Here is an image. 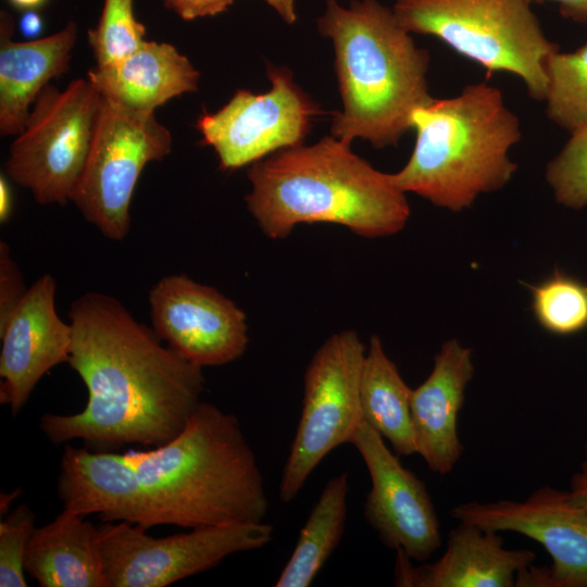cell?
<instances>
[{"label":"cell","mask_w":587,"mask_h":587,"mask_svg":"<svg viewBox=\"0 0 587 587\" xmlns=\"http://www.w3.org/2000/svg\"><path fill=\"white\" fill-rule=\"evenodd\" d=\"M70 366L87 388L75 414L46 413L52 444L82 440L92 451L159 447L177 436L202 401V367L187 361L115 298L87 292L71 305Z\"/></svg>","instance_id":"1"},{"label":"cell","mask_w":587,"mask_h":587,"mask_svg":"<svg viewBox=\"0 0 587 587\" xmlns=\"http://www.w3.org/2000/svg\"><path fill=\"white\" fill-rule=\"evenodd\" d=\"M143 489L150 528L260 523L263 476L237 417L201 401L183 430L150 450L124 452Z\"/></svg>","instance_id":"2"},{"label":"cell","mask_w":587,"mask_h":587,"mask_svg":"<svg viewBox=\"0 0 587 587\" xmlns=\"http://www.w3.org/2000/svg\"><path fill=\"white\" fill-rule=\"evenodd\" d=\"M247 175V208L271 239L314 223L341 225L365 238L385 237L402 230L411 214L392 174L376 170L332 135L276 151L252 163Z\"/></svg>","instance_id":"3"},{"label":"cell","mask_w":587,"mask_h":587,"mask_svg":"<svg viewBox=\"0 0 587 587\" xmlns=\"http://www.w3.org/2000/svg\"><path fill=\"white\" fill-rule=\"evenodd\" d=\"M317 29L333 42L342 101L330 135L348 145L361 138L376 148L396 146L412 128L413 112L434 99L428 51L376 0H352L348 8L327 0Z\"/></svg>","instance_id":"4"},{"label":"cell","mask_w":587,"mask_h":587,"mask_svg":"<svg viewBox=\"0 0 587 587\" xmlns=\"http://www.w3.org/2000/svg\"><path fill=\"white\" fill-rule=\"evenodd\" d=\"M415 143L405 165L392 173L397 186L453 212L483 193L503 188L517 165L510 149L522 138L517 115L501 90L486 82L466 85L450 98L433 99L411 118Z\"/></svg>","instance_id":"5"},{"label":"cell","mask_w":587,"mask_h":587,"mask_svg":"<svg viewBox=\"0 0 587 587\" xmlns=\"http://www.w3.org/2000/svg\"><path fill=\"white\" fill-rule=\"evenodd\" d=\"M392 11L409 33L438 38L490 72H507L544 101L546 62L559 50L526 0H396Z\"/></svg>","instance_id":"6"},{"label":"cell","mask_w":587,"mask_h":587,"mask_svg":"<svg viewBox=\"0 0 587 587\" xmlns=\"http://www.w3.org/2000/svg\"><path fill=\"white\" fill-rule=\"evenodd\" d=\"M102 102L88 78L72 80L63 90L47 85L10 147L7 176L29 190L39 204L71 201L86 166Z\"/></svg>","instance_id":"7"},{"label":"cell","mask_w":587,"mask_h":587,"mask_svg":"<svg viewBox=\"0 0 587 587\" xmlns=\"http://www.w3.org/2000/svg\"><path fill=\"white\" fill-rule=\"evenodd\" d=\"M366 347L354 329L329 336L304 372L302 409L283 469L279 498L294 500L321 461L350 444L363 421L360 380Z\"/></svg>","instance_id":"8"},{"label":"cell","mask_w":587,"mask_h":587,"mask_svg":"<svg viewBox=\"0 0 587 587\" xmlns=\"http://www.w3.org/2000/svg\"><path fill=\"white\" fill-rule=\"evenodd\" d=\"M171 132L154 111H138L103 98L84 173L72 195L82 215L102 235L123 240L130 201L145 166L171 153Z\"/></svg>","instance_id":"9"},{"label":"cell","mask_w":587,"mask_h":587,"mask_svg":"<svg viewBox=\"0 0 587 587\" xmlns=\"http://www.w3.org/2000/svg\"><path fill=\"white\" fill-rule=\"evenodd\" d=\"M273 538L265 523L191 528L165 537L127 522H103L98 545L108 587H164L216 566L230 554L257 550Z\"/></svg>","instance_id":"10"},{"label":"cell","mask_w":587,"mask_h":587,"mask_svg":"<svg viewBox=\"0 0 587 587\" xmlns=\"http://www.w3.org/2000/svg\"><path fill=\"white\" fill-rule=\"evenodd\" d=\"M271 89H238L220 110L197 121L201 142L211 146L223 170L233 171L276 151L303 143L322 111L295 83L287 67L267 65Z\"/></svg>","instance_id":"11"},{"label":"cell","mask_w":587,"mask_h":587,"mask_svg":"<svg viewBox=\"0 0 587 587\" xmlns=\"http://www.w3.org/2000/svg\"><path fill=\"white\" fill-rule=\"evenodd\" d=\"M149 305L155 334L202 369L232 363L247 350L245 312L211 286L168 275L151 289Z\"/></svg>","instance_id":"12"},{"label":"cell","mask_w":587,"mask_h":587,"mask_svg":"<svg viewBox=\"0 0 587 587\" xmlns=\"http://www.w3.org/2000/svg\"><path fill=\"white\" fill-rule=\"evenodd\" d=\"M350 444L371 478L364 516L389 549L412 561H426L441 545L439 520L425 483L404 467L399 455L364 420Z\"/></svg>","instance_id":"13"},{"label":"cell","mask_w":587,"mask_h":587,"mask_svg":"<svg viewBox=\"0 0 587 587\" xmlns=\"http://www.w3.org/2000/svg\"><path fill=\"white\" fill-rule=\"evenodd\" d=\"M450 515L483 529L514 532L539 542L552 559L544 587H587V512L567 490L544 486L523 501H470Z\"/></svg>","instance_id":"14"},{"label":"cell","mask_w":587,"mask_h":587,"mask_svg":"<svg viewBox=\"0 0 587 587\" xmlns=\"http://www.w3.org/2000/svg\"><path fill=\"white\" fill-rule=\"evenodd\" d=\"M54 278L39 277L0 329V402L15 416L51 369L68 362L72 326L55 310Z\"/></svg>","instance_id":"15"},{"label":"cell","mask_w":587,"mask_h":587,"mask_svg":"<svg viewBox=\"0 0 587 587\" xmlns=\"http://www.w3.org/2000/svg\"><path fill=\"white\" fill-rule=\"evenodd\" d=\"M396 552L399 587H514L517 574L536 560L532 550L507 549L499 532L467 522L449 529L446 550L433 563L415 566Z\"/></svg>","instance_id":"16"},{"label":"cell","mask_w":587,"mask_h":587,"mask_svg":"<svg viewBox=\"0 0 587 587\" xmlns=\"http://www.w3.org/2000/svg\"><path fill=\"white\" fill-rule=\"evenodd\" d=\"M474 372L472 349L449 339L435 354L428 377L412 389L416 453L434 473H450L462 457L458 417Z\"/></svg>","instance_id":"17"},{"label":"cell","mask_w":587,"mask_h":587,"mask_svg":"<svg viewBox=\"0 0 587 587\" xmlns=\"http://www.w3.org/2000/svg\"><path fill=\"white\" fill-rule=\"evenodd\" d=\"M57 492L63 510L150 528L147 499L124 453L64 446Z\"/></svg>","instance_id":"18"},{"label":"cell","mask_w":587,"mask_h":587,"mask_svg":"<svg viewBox=\"0 0 587 587\" xmlns=\"http://www.w3.org/2000/svg\"><path fill=\"white\" fill-rule=\"evenodd\" d=\"M14 22L0 14V135L17 136L25 128L41 90L64 74L77 40V25L70 21L61 30L39 39L12 40Z\"/></svg>","instance_id":"19"},{"label":"cell","mask_w":587,"mask_h":587,"mask_svg":"<svg viewBox=\"0 0 587 587\" xmlns=\"http://www.w3.org/2000/svg\"><path fill=\"white\" fill-rule=\"evenodd\" d=\"M87 78L105 99L138 111H155L172 98L198 90L200 73L173 45L146 40L137 50Z\"/></svg>","instance_id":"20"},{"label":"cell","mask_w":587,"mask_h":587,"mask_svg":"<svg viewBox=\"0 0 587 587\" xmlns=\"http://www.w3.org/2000/svg\"><path fill=\"white\" fill-rule=\"evenodd\" d=\"M24 567L41 587H108L98 526L66 510L35 528Z\"/></svg>","instance_id":"21"},{"label":"cell","mask_w":587,"mask_h":587,"mask_svg":"<svg viewBox=\"0 0 587 587\" xmlns=\"http://www.w3.org/2000/svg\"><path fill=\"white\" fill-rule=\"evenodd\" d=\"M411 394L412 389L387 355L380 338L372 336L360 380L362 417L398 455L416 453Z\"/></svg>","instance_id":"22"},{"label":"cell","mask_w":587,"mask_h":587,"mask_svg":"<svg viewBox=\"0 0 587 587\" xmlns=\"http://www.w3.org/2000/svg\"><path fill=\"white\" fill-rule=\"evenodd\" d=\"M349 476L329 478L300 530L276 587H308L337 548L347 520Z\"/></svg>","instance_id":"23"},{"label":"cell","mask_w":587,"mask_h":587,"mask_svg":"<svg viewBox=\"0 0 587 587\" xmlns=\"http://www.w3.org/2000/svg\"><path fill=\"white\" fill-rule=\"evenodd\" d=\"M546 74L549 120L570 132L587 123V42L573 52H553Z\"/></svg>","instance_id":"24"},{"label":"cell","mask_w":587,"mask_h":587,"mask_svg":"<svg viewBox=\"0 0 587 587\" xmlns=\"http://www.w3.org/2000/svg\"><path fill=\"white\" fill-rule=\"evenodd\" d=\"M530 290L532 310L544 329L571 335L587 328V285L557 270Z\"/></svg>","instance_id":"25"},{"label":"cell","mask_w":587,"mask_h":587,"mask_svg":"<svg viewBox=\"0 0 587 587\" xmlns=\"http://www.w3.org/2000/svg\"><path fill=\"white\" fill-rule=\"evenodd\" d=\"M146 27L134 13V0H104L88 41L98 66L113 64L137 50L145 41Z\"/></svg>","instance_id":"26"},{"label":"cell","mask_w":587,"mask_h":587,"mask_svg":"<svg viewBox=\"0 0 587 587\" xmlns=\"http://www.w3.org/2000/svg\"><path fill=\"white\" fill-rule=\"evenodd\" d=\"M562 150L547 164L546 180L560 204L587 205V123L571 132Z\"/></svg>","instance_id":"27"},{"label":"cell","mask_w":587,"mask_h":587,"mask_svg":"<svg viewBox=\"0 0 587 587\" xmlns=\"http://www.w3.org/2000/svg\"><path fill=\"white\" fill-rule=\"evenodd\" d=\"M35 513L26 505L16 507L0 523V586L25 587L24 559L35 530Z\"/></svg>","instance_id":"28"},{"label":"cell","mask_w":587,"mask_h":587,"mask_svg":"<svg viewBox=\"0 0 587 587\" xmlns=\"http://www.w3.org/2000/svg\"><path fill=\"white\" fill-rule=\"evenodd\" d=\"M27 289L22 273L11 257L9 246L2 240L0 242V329L8 323Z\"/></svg>","instance_id":"29"},{"label":"cell","mask_w":587,"mask_h":587,"mask_svg":"<svg viewBox=\"0 0 587 587\" xmlns=\"http://www.w3.org/2000/svg\"><path fill=\"white\" fill-rule=\"evenodd\" d=\"M166 9L185 21L215 16L225 12L234 0H162Z\"/></svg>","instance_id":"30"},{"label":"cell","mask_w":587,"mask_h":587,"mask_svg":"<svg viewBox=\"0 0 587 587\" xmlns=\"http://www.w3.org/2000/svg\"><path fill=\"white\" fill-rule=\"evenodd\" d=\"M567 496L575 505L587 512V445L580 467L571 478Z\"/></svg>","instance_id":"31"},{"label":"cell","mask_w":587,"mask_h":587,"mask_svg":"<svg viewBox=\"0 0 587 587\" xmlns=\"http://www.w3.org/2000/svg\"><path fill=\"white\" fill-rule=\"evenodd\" d=\"M534 2L555 1L560 5L561 13L579 23H587V0H526Z\"/></svg>","instance_id":"32"},{"label":"cell","mask_w":587,"mask_h":587,"mask_svg":"<svg viewBox=\"0 0 587 587\" xmlns=\"http://www.w3.org/2000/svg\"><path fill=\"white\" fill-rule=\"evenodd\" d=\"M13 210V197L7 176H0V222L7 223Z\"/></svg>","instance_id":"33"},{"label":"cell","mask_w":587,"mask_h":587,"mask_svg":"<svg viewBox=\"0 0 587 587\" xmlns=\"http://www.w3.org/2000/svg\"><path fill=\"white\" fill-rule=\"evenodd\" d=\"M271 5L287 24H294L297 20L295 0H264Z\"/></svg>","instance_id":"34"},{"label":"cell","mask_w":587,"mask_h":587,"mask_svg":"<svg viewBox=\"0 0 587 587\" xmlns=\"http://www.w3.org/2000/svg\"><path fill=\"white\" fill-rule=\"evenodd\" d=\"M42 28L41 17L35 12H28L21 18V29L26 37H36Z\"/></svg>","instance_id":"35"},{"label":"cell","mask_w":587,"mask_h":587,"mask_svg":"<svg viewBox=\"0 0 587 587\" xmlns=\"http://www.w3.org/2000/svg\"><path fill=\"white\" fill-rule=\"evenodd\" d=\"M17 494H18V490L1 496V501H0L1 514L8 511L10 503L17 497L16 496Z\"/></svg>","instance_id":"36"},{"label":"cell","mask_w":587,"mask_h":587,"mask_svg":"<svg viewBox=\"0 0 587 587\" xmlns=\"http://www.w3.org/2000/svg\"><path fill=\"white\" fill-rule=\"evenodd\" d=\"M14 5L21 9H33L41 4L45 0H10Z\"/></svg>","instance_id":"37"}]
</instances>
